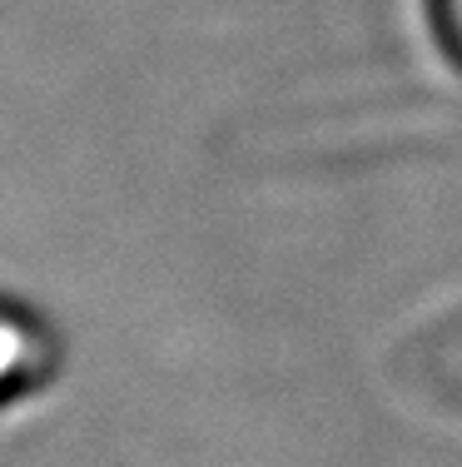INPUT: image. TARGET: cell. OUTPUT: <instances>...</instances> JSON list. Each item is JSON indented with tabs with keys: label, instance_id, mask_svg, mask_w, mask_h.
Returning a JSON list of instances; mask_svg holds the SVG:
<instances>
[{
	"label": "cell",
	"instance_id": "cell-1",
	"mask_svg": "<svg viewBox=\"0 0 462 467\" xmlns=\"http://www.w3.org/2000/svg\"><path fill=\"white\" fill-rule=\"evenodd\" d=\"M423 10H427V30H433L437 50L462 75V0H423Z\"/></svg>",
	"mask_w": 462,
	"mask_h": 467
}]
</instances>
